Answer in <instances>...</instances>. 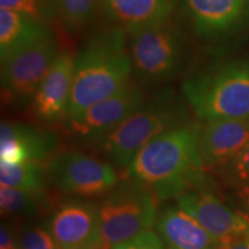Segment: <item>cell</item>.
I'll list each match as a JSON object with an SVG mask.
<instances>
[{"instance_id":"3","label":"cell","mask_w":249,"mask_h":249,"mask_svg":"<svg viewBox=\"0 0 249 249\" xmlns=\"http://www.w3.org/2000/svg\"><path fill=\"white\" fill-rule=\"evenodd\" d=\"M182 91L197 119H249V59L195 74L183 82Z\"/></svg>"},{"instance_id":"11","label":"cell","mask_w":249,"mask_h":249,"mask_svg":"<svg viewBox=\"0 0 249 249\" xmlns=\"http://www.w3.org/2000/svg\"><path fill=\"white\" fill-rule=\"evenodd\" d=\"M48 227L59 249H101L98 207L82 198L59 205Z\"/></svg>"},{"instance_id":"10","label":"cell","mask_w":249,"mask_h":249,"mask_svg":"<svg viewBox=\"0 0 249 249\" xmlns=\"http://www.w3.org/2000/svg\"><path fill=\"white\" fill-rule=\"evenodd\" d=\"M177 204L219 241L249 235V219L214 195L208 179L176 197Z\"/></svg>"},{"instance_id":"13","label":"cell","mask_w":249,"mask_h":249,"mask_svg":"<svg viewBox=\"0 0 249 249\" xmlns=\"http://www.w3.org/2000/svg\"><path fill=\"white\" fill-rule=\"evenodd\" d=\"M59 139L53 132L27 124L2 121L0 130V158L8 164L24 161L44 163L53 157Z\"/></svg>"},{"instance_id":"21","label":"cell","mask_w":249,"mask_h":249,"mask_svg":"<svg viewBox=\"0 0 249 249\" xmlns=\"http://www.w3.org/2000/svg\"><path fill=\"white\" fill-rule=\"evenodd\" d=\"M55 20L67 33L77 34L92 22L101 0H53Z\"/></svg>"},{"instance_id":"17","label":"cell","mask_w":249,"mask_h":249,"mask_svg":"<svg viewBox=\"0 0 249 249\" xmlns=\"http://www.w3.org/2000/svg\"><path fill=\"white\" fill-rule=\"evenodd\" d=\"M196 33L214 36L226 33L244 20L249 0H181Z\"/></svg>"},{"instance_id":"26","label":"cell","mask_w":249,"mask_h":249,"mask_svg":"<svg viewBox=\"0 0 249 249\" xmlns=\"http://www.w3.org/2000/svg\"><path fill=\"white\" fill-rule=\"evenodd\" d=\"M0 249H20V235L14 220L2 222L0 227Z\"/></svg>"},{"instance_id":"9","label":"cell","mask_w":249,"mask_h":249,"mask_svg":"<svg viewBox=\"0 0 249 249\" xmlns=\"http://www.w3.org/2000/svg\"><path fill=\"white\" fill-rule=\"evenodd\" d=\"M144 103V92L136 83L124 85L110 97L66 121L71 138L85 145H97Z\"/></svg>"},{"instance_id":"24","label":"cell","mask_w":249,"mask_h":249,"mask_svg":"<svg viewBox=\"0 0 249 249\" xmlns=\"http://www.w3.org/2000/svg\"><path fill=\"white\" fill-rule=\"evenodd\" d=\"M20 249H59L46 226H30L20 235Z\"/></svg>"},{"instance_id":"16","label":"cell","mask_w":249,"mask_h":249,"mask_svg":"<svg viewBox=\"0 0 249 249\" xmlns=\"http://www.w3.org/2000/svg\"><path fill=\"white\" fill-rule=\"evenodd\" d=\"M172 9V0H101L105 20L127 34L169 21Z\"/></svg>"},{"instance_id":"27","label":"cell","mask_w":249,"mask_h":249,"mask_svg":"<svg viewBox=\"0 0 249 249\" xmlns=\"http://www.w3.org/2000/svg\"><path fill=\"white\" fill-rule=\"evenodd\" d=\"M217 249H249V235L220 241Z\"/></svg>"},{"instance_id":"8","label":"cell","mask_w":249,"mask_h":249,"mask_svg":"<svg viewBox=\"0 0 249 249\" xmlns=\"http://www.w3.org/2000/svg\"><path fill=\"white\" fill-rule=\"evenodd\" d=\"M46 171L59 192L74 197H97L119 183V177L110 163L75 150L55 154L48 161Z\"/></svg>"},{"instance_id":"7","label":"cell","mask_w":249,"mask_h":249,"mask_svg":"<svg viewBox=\"0 0 249 249\" xmlns=\"http://www.w3.org/2000/svg\"><path fill=\"white\" fill-rule=\"evenodd\" d=\"M58 54L57 42L51 34L1 60L2 101L18 107L33 102Z\"/></svg>"},{"instance_id":"4","label":"cell","mask_w":249,"mask_h":249,"mask_svg":"<svg viewBox=\"0 0 249 249\" xmlns=\"http://www.w3.org/2000/svg\"><path fill=\"white\" fill-rule=\"evenodd\" d=\"M188 120L181 99L165 89L144 102L96 147L112 164L128 169L139 151L156 136Z\"/></svg>"},{"instance_id":"28","label":"cell","mask_w":249,"mask_h":249,"mask_svg":"<svg viewBox=\"0 0 249 249\" xmlns=\"http://www.w3.org/2000/svg\"><path fill=\"white\" fill-rule=\"evenodd\" d=\"M236 196L241 207V213H245L249 219V186L236 189Z\"/></svg>"},{"instance_id":"15","label":"cell","mask_w":249,"mask_h":249,"mask_svg":"<svg viewBox=\"0 0 249 249\" xmlns=\"http://www.w3.org/2000/svg\"><path fill=\"white\" fill-rule=\"evenodd\" d=\"M156 229L169 249H217L220 244L178 204L165 207L160 211Z\"/></svg>"},{"instance_id":"2","label":"cell","mask_w":249,"mask_h":249,"mask_svg":"<svg viewBox=\"0 0 249 249\" xmlns=\"http://www.w3.org/2000/svg\"><path fill=\"white\" fill-rule=\"evenodd\" d=\"M132 73L124 30L111 27L92 35L75 55L66 121L116 93L129 82Z\"/></svg>"},{"instance_id":"23","label":"cell","mask_w":249,"mask_h":249,"mask_svg":"<svg viewBox=\"0 0 249 249\" xmlns=\"http://www.w3.org/2000/svg\"><path fill=\"white\" fill-rule=\"evenodd\" d=\"M216 170L223 181L229 186L235 187L236 189L249 186V143L231 160Z\"/></svg>"},{"instance_id":"22","label":"cell","mask_w":249,"mask_h":249,"mask_svg":"<svg viewBox=\"0 0 249 249\" xmlns=\"http://www.w3.org/2000/svg\"><path fill=\"white\" fill-rule=\"evenodd\" d=\"M0 8L22 13L46 26L55 20L53 0H0Z\"/></svg>"},{"instance_id":"14","label":"cell","mask_w":249,"mask_h":249,"mask_svg":"<svg viewBox=\"0 0 249 249\" xmlns=\"http://www.w3.org/2000/svg\"><path fill=\"white\" fill-rule=\"evenodd\" d=\"M249 143V119H216L201 124L198 150L204 170L218 169Z\"/></svg>"},{"instance_id":"6","label":"cell","mask_w":249,"mask_h":249,"mask_svg":"<svg viewBox=\"0 0 249 249\" xmlns=\"http://www.w3.org/2000/svg\"><path fill=\"white\" fill-rule=\"evenodd\" d=\"M128 51L136 76L142 82L160 83L180 73L186 43L179 28L165 21L130 33Z\"/></svg>"},{"instance_id":"19","label":"cell","mask_w":249,"mask_h":249,"mask_svg":"<svg viewBox=\"0 0 249 249\" xmlns=\"http://www.w3.org/2000/svg\"><path fill=\"white\" fill-rule=\"evenodd\" d=\"M46 193H34L13 187L0 188V211L7 220L35 217L49 207Z\"/></svg>"},{"instance_id":"20","label":"cell","mask_w":249,"mask_h":249,"mask_svg":"<svg viewBox=\"0 0 249 249\" xmlns=\"http://www.w3.org/2000/svg\"><path fill=\"white\" fill-rule=\"evenodd\" d=\"M48 171L39 161H24L21 164H8L0 161V183L34 193H46Z\"/></svg>"},{"instance_id":"5","label":"cell","mask_w":249,"mask_h":249,"mask_svg":"<svg viewBox=\"0 0 249 249\" xmlns=\"http://www.w3.org/2000/svg\"><path fill=\"white\" fill-rule=\"evenodd\" d=\"M157 196L143 183L119 182L98 205L101 249H113L149 231L157 220Z\"/></svg>"},{"instance_id":"1","label":"cell","mask_w":249,"mask_h":249,"mask_svg":"<svg viewBox=\"0 0 249 249\" xmlns=\"http://www.w3.org/2000/svg\"><path fill=\"white\" fill-rule=\"evenodd\" d=\"M201 124L187 121L156 136L135 156L128 179L150 188L158 201L176 198L207 177L198 150Z\"/></svg>"},{"instance_id":"12","label":"cell","mask_w":249,"mask_h":249,"mask_svg":"<svg viewBox=\"0 0 249 249\" xmlns=\"http://www.w3.org/2000/svg\"><path fill=\"white\" fill-rule=\"evenodd\" d=\"M74 68L75 55L71 51L59 52L31 102L34 114L39 121L55 124L66 119L73 87Z\"/></svg>"},{"instance_id":"25","label":"cell","mask_w":249,"mask_h":249,"mask_svg":"<svg viewBox=\"0 0 249 249\" xmlns=\"http://www.w3.org/2000/svg\"><path fill=\"white\" fill-rule=\"evenodd\" d=\"M113 249H169L164 241L161 240L160 234L156 232L145 231L135 236L132 240L123 242Z\"/></svg>"},{"instance_id":"18","label":"cell","mask_w":249,"mask_h":249,"mask_svg":"<svg viewBox=\"0 0 249 249\" xmlns=\"http://www.w3.org/2000/svg\"><path fill=\"white\" fill-rule=\"evenodd\" d=\"M49 26L12 9H0V60L51 35Z\"/></svg>"}]
</instances>
